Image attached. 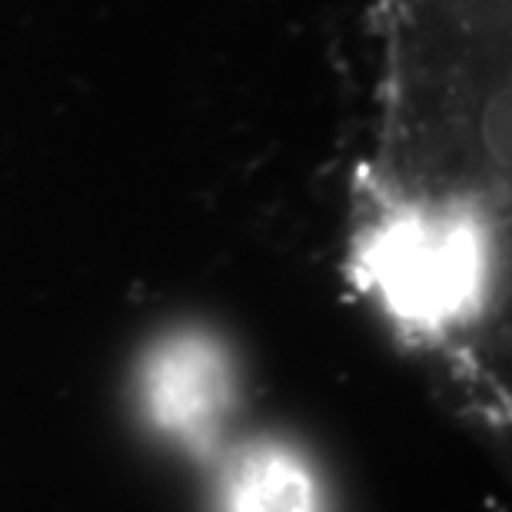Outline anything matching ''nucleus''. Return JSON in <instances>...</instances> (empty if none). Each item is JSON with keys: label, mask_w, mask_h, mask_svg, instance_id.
I'll use <instances>...</instances> for the list:
<instances>
[{"label": "nucleus", "mask_w": 512, "mask_h": 512, "mask_svg": "<svg viewBox=\"0 0 512 512\" xmlns=\"http://www.w3.org/2000/svg\"><path fill=\"white\" fill-rule=\"evenodd\" d=\"M380 27L346 276L406 350L466 380L509 350V0H380Z\"/></svg>", "instance_id": "1"}, {"label": "nucleus", "mask_w": 512, "mask_h": 512, "mask_svg": "<svg viewBox=\"0 0 512 512\" xmlns=\"http://www.w3.org/2000/svg\"><path fill=\"white\" fill-rule=\"evenodd\" d=\"M237 356L213 330L173 326L140 353L133 396L143 423L180 456L217 463L240 416Z\"/></svg>", "instance_id": "2"}, {"label": "nucleus", "mask_w": 512, "mask_h": 512, "mask_svg": "<svg viewBox=\"0 0 512 512\" xmlns=\"http://www.w3.org/2000/svg\"><path fill=\"white\" fill-rule=\"evenodd\" d=\"M217 512H330L313 459L280 436L233 439L217 459Z\"/></svg>", "instance_id": "3"}]
</instances>
